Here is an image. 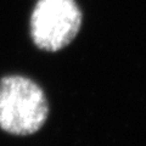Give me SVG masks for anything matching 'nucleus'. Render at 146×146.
<instances>
[{
    "instance_id": "nucleus-1",
    "label": "nucleus",
    "mask_w": 146,
    "mask_h": 146,
    "mask_svg": "<svg viewBox=\"0 0 146 146\" xmlns=\"http://www.w3.org/2000/svg\"><path fill=\"white\" fill-rule=\"evenodd\" d=\"M49 116L44 90L31 78L10 74L0 78V129L17 136L36 133Z\"/></svg>"
},
{
    "instance_id": "nucleus-2",
    "label": "nucleus",
    "mask_w": 146,
    "mask_h": 146,
    "mask_svg": "<svg viewBox=\"0 0 146 146\" xmlns=\"http://www.w3.org/2000/svg\"><path fill=\"white\" fill-rule=\"evenodd\" d=\"M82 12L74 0H38L31 16V35L38 48L57 51L78 34Z\"/></svg>"
}]
</instances>
